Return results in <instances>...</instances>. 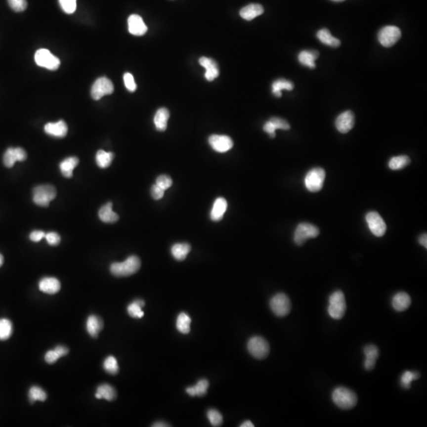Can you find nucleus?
I'll return each instance as SVG.
<instances>
[{"instance_id": "f257e3e1", "label": "nucleus", "mask_w": 427, "mask_h": 427, "mask_svg": "<svg viewBox=\"0 0 427 427\" xmlns=\"http://www.w3.org/2000/svg\"><path fill=\"white\" fill-rule=\"evenodd\" d=\"M140 267L139 258L136 256H130L124 262L112 263L110 271L116 277H128L135 274Z\"/></svg>"}, {"instance_id": "f03ea898", "label": "nucleus", "mask_w": 427, "mask_h": 427, "mask_svg": "<svg viewBox=\"0 0 427 427\" xmlns=\"http://www.w3.org/2000/svg\"><path fill=\"white\" fill-rule=\"evenodd\" d=\"M332 400L340 409L350 410L358 403V397L354 391L347 387H338L333 391Z\"/></svg>"}, {"instance_id": "7ed1b4c3", "label": "nucleus", "mask_w": 427, "mask_h": 427, "mask_svg": "<svg viewBox=\"0 0 427 427\" xmlns=\"http://www.w3.org/2000/svg\"><path fill=\"white\" fill-rule=\"evenodd\" d=\"M346 310V299L343 293L336 291L332 293L328 299V312L334 320H340L343 317Z\"/></svg>"}, {"instance_id": "20e7f679", "label": "nucleus", "mask_w": 427, "mask_h": 427, "mask_svg": "<svg viewBox=\"0 0 427 427\" xmlns=\"http://www.w3.org/2000/svg\"><path fill=\"white\" fill-rule=\"evenodd\" d=\"M248 350L256 359H264L268 356L270 345L267 340L261 336H253L249 340Z\"/></svg>"}, {"instance_id": "39448f33", "label": "nucleus", "mask_w": 427, "mask_h": 427, "mask_svg": "<svg viewBox=\"0 0 427 427\" xmlns=\"http://www.w3.org/2000/svg\"><path fill=\"white\" fill-rule=\"evenodd\" d=\"M34 202L40 207H47L56 196V190L48 184L37 186L34 188Z\"/></svg>"}, {"instance_id": "423d86ee", "label": "nucleus", "mask_w": 427, "mask_h": 427, "mask_svg": "<svg viewBox=\"0 0 427 427\" xmlns=\"http://www.w3.org/2000/svg\"><path fill=\"white\" fill-rule=\"evenodd\" d=\"M270 307L275 316L284 317L291 312V300L287 295H285L283 293H279L271 298L270 300Z\"/></svg>"}, {"instance_id": "0eeeda50", "label": "nucleus", "mask_w": 427, "mask_h": 427, "mask_svg": "<svg viewBox=\"0 0 427 427\" xmlns=\"http://www.w3.org/2000/svg\"><path fill=\"white\" fill-rule=\"evenodd\" d=\"M325 171L322 168H313L308 171L304 177V185L311 192H319L324 186Z\"/></svg>"}, {"instance_id": "6e6552de", "label": "nucleus", "mask_w": 427, "mask_h": 427, "mask_svg": "<svg viewBox=\"0 0 427 427\" xmlns=\"http://www.w3.org/2000/svg\"><path fill=\"white\" fill-rule=\"evenodd\" d=\"M320 233V230L316 225L302 222L299 224L295 229L294 241L298 245H302L308 239L315 238Z\"/></svg>"}, {"instance_id": "1a4fd4ad", "label": "nucleus", "mask_w": 427, "mask_h": 427, "mask_svg": "<svg viewBox=\"0 0 427 427\" xmlns=\"http://www.w3.org/2000/svg\"><path fill=\"white\" fill-rule=\"evenodd\" d=\"M35 62L39 67H44L50 71H55L60 66L59 58L51 53L49 50L45 48L38 50L34 55Z\"/></svg>"}, {"instance_id": "9d476101", "label": "nucleus", "mask_w": 427, "mask_h": 427, "mask_svg": "<svg viewBox=\"0 0 427 427\" xmlns=\"http://www.w3.org/2000/svg\"><path fill=\"white\" fill-rule=\"evenodd\" d=\"M401 38V31L396 26H388L382 28L378 33V41L384 47L393 46Z\"/></svg>"}, {"instance_id": "9b49d317", "label": "nucleus", "mask_w": 427, "mask_h": 427, "mask_svg": "<svg viewBox=\"0 0 427 427\" xmlns=\"http://www.w3.org/2000/svg\"><path fill=\"white\" fill-rule=\"evenodd\" d=\"M366 221L371 233L376 237L384 235L387 225L380 214L376 212H370L366 214Z\"/></svg>"}, {"instance_id": "f8f14e48", "label": "nucleus", "mask_w": 427, "mask_h": 427, "mask_svg": "<svg viewBox=\"0 0 427 427\" xmlns=\"http://www.w3.org/2000/svg\"><path fill=\"white\" fill-rule=\"evenodd\" d=\"M114 86L110 79L101 77L97 79L91 88V97L94 100H100L105 95L113 93Z\"/></svg>"}, {"instance_id": "ddd939ff", "label": "nucleus", "mask_w": 427, "mask_h": 427, "mask_svg": "<svg viewBox=\"0 0 427 427\" xmlns=\"http://www.w3.org/2000/svg\"><path fill=\"white\" fill-rule=\"evenodd\" d=\"M208 142L212 149L218 153L227 152L233 146V140L227 135L213 134L209 137Z\"/></svg>"}, {"instance_id": "4468645a", "label": "nucleus", "mask_w": 427, "mask_h": 427, "mask_svg": "<svg viewBox=\"0 0 427 427\" xmlns=\"http://www.w3.org/2000/svg\"><path fill=\"white\" fill-rule=\"evenodd\" d=\"M354 113L351 111H346L337 117L336 121V127L340 133L346 134L349 132L354 126Z\"/></svg>"}, {"instance_id": "2eb2a0df", "label": "nucleus", "mask_w": 427, "mask_h": 427, "mask_svg": "<svg viewBox=\"0 0 427 427\" xmlns=\"http://www.w3.org/2000/svg\"><path fill=\"white\" fill-rule=\"evenodd\" d=\"M290 128L291 126L289 125V123L279 117H272L263 125V130L267 133L271 138H275V130L277 129L287 130Z\"/></svg>"}, {"instance_id": "dca6fc26", "label": "nucleus", "mask_w": 427, "mask_h": 427, "mask_svg": "<svg viewBox=\"0 0 427 427\" xmlns=\"http://www.w3.org/2000/svg\"><path fill=\"white\" fill-rule=\"evenodd\" d=\"M128 31L134 36H142L147 31V26L138 14H131L128 20Z\"/></svg>"}, {"instance_id": "f3484780", "label": "nucleus", "mask_w": 427, "mask_h": 427, "mask_svg": "<svg viewBox=\"0 0 427 427\" xmlns=\"http://www.w3.org/2000/svg\"><path fill=\"white\" fill-rule=\"evenodd\" d=\"M61 288L60 282L53 277H45L40 281V291L47 295H55Z\"/></svg>"}, {"instance_id": "a211bd4d", "label": "nucleus", "mask_w": 427, "mask_h": 427, "mask_svg": "<svg viewBox=\"0 0 427 427\" xmlns=\"http://www.w3.org/2000/svg\"><path fill=\"white\" fill-rule=\"evenodd\" d=\"M200 65L206 69L205 78L208 81H213L219 75V69L214 59L208 57H201L199 60Z\"/></svg>"}, {"instance_id": "6ab92c4d", "label": "nucleus", "mask_w": 427, "mask_h": 427, "mask_svg": "<svg viewBox=\"0 0 427 427\" xmlns=\"http://www.w3.org/2000/svg\"><path fill=\"white\" fill-rule=\"evenodd\" d=\"M44 131L51 136L63 138L67 134V125L63 121L48 123L44 126Z\"/></svg>"}, {"instance_id": "aec40b11", "label": "nucleus", "mask_w": 427, "mask_h": 427, "mask_svg": "<svg viewBox=\"0 0 427 427\" xmlns=\"http://www.w3.org/2000/svg\"><path fill=\"white\" fill-rule=\"evenodd\" d=\"M364 354L366 356V360L364 362V366L366 370H374L376 362L379 357V350L375 345H368L364 348Z\"/></svg>"}, {"instance_id": "412c9836", "label": "nucleus", "mask_w": 427, "mask_h": 427, "mask_svg": "<svg viewBox=\"0 0 427 427\" xmlns=\"http://www.w3.org/2000/svg\"><path fill=\"white\" fill-rule=\"evenodd\" d=\"M411 304V297L405 292H399L395 294L391 300V304L395 310L403 312L409 308Z\"/></svg>"}, {"instance_id": "4be33fe9", "label": "nucleus", "mask_w": 427, "mask_h": 427, "mask_svg": "<svg viewBox=\"0 0 427 427\" xmlns=\"http://www.w3.org/2000/svg\"><path fill=\"white\" fill-rule=\"evenodd\" d=\"M227 201L222 197L217 198L214 203L211 212V218L212 221H221L227 210Z\"/></svg>"}, {"instance_id": "5701e85b", "label": "nucleus", "mask_w": 427, "mask_h": 427, "mask_svg": "<svg viewBox=\"0 0 427 427\" xmlns=\"http://www.w3.org/2000/svg\"><path fill=\"white\" fill-rule=\"evenodd\" d=\"M264 12V9L260 4L251 3L245 6L240 11L241 18L247 21H251L258 16L261 15Z\"/></svg>"}, {"instance_id": "b1692460", "label": "nucleus", "mask_w": 427, "mask_h": 427, "mask_svg": "<svg viewBox=\"0 0 427 427\" xmlns=\"http://www.w3.org/2000/svg\"><path fill=\"white\" fill-rule=\"evenodd\" d=\"M100 219L105 223H114L119 220V216L113 211V204L109 202L108 204L103 206L98 213Z\"/></svg>"}, {"instance_id": "393cba45", "label": "nucleus", "mask_w": 427, "mask_h": 427, "mask_svg": "<svg viewBox=\"0 0 427 427\" xmlns=\"http://www.w3.org/2000/svg\"><path fill=\"white\" fill-rule=\"evenodd\" d=\"M170 116V112L166 108H161L157 111L154 118V125L157 130L159 131H164L166 130Z\"/></svg>"}, {"instance_id": "a878e982", "label": "nucleus", "mask_w": 427, "mask_h": 427, "mask_svg": "<svg viewBox=\"0 0 427 427\" xmlns=\"http://www.w3.org/2000/svg\"><path fill=\"white\" fill-rule=\"evenodd\" d=\"M103 328L101 319L95 315H91L86 321V330L91 337H97Z\"/></svg>"}, {"instance_id": "bb28decb", "label": "nucleus", "mask_w": 427, "mask_h": 427, "mask_svg": "<svg viewBox=\"0 0 427 427\" xmlns=\"http://www.w3.org/2000/svg\"><path fill=\"white\" fill-rule=\"evenodd\" d=\"M79 162V158L76 157H70L63 160L59 164V169L63 176L67 178L71 177L73 174V170L78 166Z\"/></svg>"}, {"instance_id": "cd10ccee", "label": "nucleus", "mask_w": 427, "mask_h": 427, "mask_svg": "<svg viewBox=\"0 0 427 427\" xmlns=\"http://www.w3.org/2000/svg\"><path fill=\"white\" fill-rule=\"evenodd\" d=\"M209 382L208 380L201 379L196 385L186 388V392L191 396H204L208 392Z\"/></svg>"}, {"instance_id": "c85d7f7f", "label": "nucleus", "mask_w": 427, "mask_h": 427, "mask_svg": "<svg viewBox=\"0 0 427 427\" xmlns=\"http://www.w3.org/2000/svg\"><path fill=\"white\" fill-rule=\"evenodd\" d=\"M191 251V245L188 243H176L171 248V253L174 259L182 261L185 259Z\"/></svg>"}, {"instance_id": "c756f323", "label": "nucleus", "mask_w": 427, "mask_h": 427, "mask_svg": "<svg viewBox=\"0 0 427 427\" xmlns=\"http://www.w3.org/2000/svg\"><path fill=\"white\" fill-rule=\"evenodd\" d=\"M318 51L304 50L300 51L299 54V60L302 65L306 66L309 68H315L316 67L315 60L318 58Z\"/></svg>"}, {"instance_id": "7c9ffc66", "label": "nucleus", "mask_w": 427, "mask_h": 427, "mask_svg": "<svg viewBox=\"0 0 427 427\" xmlns=\"http://www.w3.org/2000/svg\"><path fill=\"white\" fill-rule=\"evenodd\" d=\"M316 37L320 40L321 43L332 47H339L341 43L340 40L332 37L329 30H327V29L319 30L318 33L316 34Z\"/></svg>"}, {"instance_id": "2f4dec72", "label": "nucleus", "mask_w": 427, "mask_h": 427, "mask_svg": "<svg viewBox=\"0 0 427 427\" xmlns=\"http://www.w3.org/2000/svg\"><path fill=\"white\" fill-rule=\"evenodd\" d=\"M293 89H294V84L287 79H278L272 84V93L277 97H280L282 96L281 91L283 89L292 90Z\"/></svg>"}, {"instance_id": "473e14b6", "label": "nucleus", "mask_w": 427, "mask_h": 427, "mask_svg": "<svg viewBox=\"0 0 427 427\" xmlns=\"http://www.w3.org/2000/svg\"><path fill=\"white\" fill-rule=\"evenodd\" d=\"M114 154L112 152H106L105 150H100L96 154V162L97 166L101 169H106L113 162Z\"/></svg>"}, {"instance_id": "72a5a7b5", "label": "nucleus", "mask_w": 427, "mask_h": 427, "mask_svg": "<svg viewBox=\"0 0 427 427\" xmlns=\"http://www.w3.org/2000/svg\"><path fill=\"white\" fill-rule=\"evenodd\" d=\"M192 320L185 312H181L178 315L176 319V328L182 334H188L190 332V325Z\"/></svg>"}, {"instance_id": "f704fd0d", "label": "nucleus", "mask_w": 427, "mask_h": 427, "mask_svg": "<svg viewBox=\"0 0 427 427\" xmlns=\"http://www.w3.org/2000/svg\"><path fill=\"white\" fill-rule=\"evenodd\" d=\"M97 392L101 395V399H105L108 401H113L117 397V391L114 387L108 384H103L99 385L97 388Z\"/></svg>"}, {"instance_id": "c9c22d12", "label": "nucleus", "mask_w": 427, "mask_h": 427, "mask_svg": "<svg viewBox=\"0 0 427 427\" xmlns=\"http://www.w3.org/2000/svg\"><path fill=\"white\" fill-rule=\"evenodd\" d=\"M411 162L409 157L406 155L393 157L388 162V167L392 170H399L405 168Z\"/></svg>"}, {"instance_id": "e433bc0d", "label": "nucleus", "mask_w": 427, "mask_h": 427, "mask_svg": "<svg viewBox=\"0 0 427 427\" xmlns=\"http://www.w3.org/2000/svg\"><path fill=\"white\" fill-rule=\"evenodd\" d=\"M13 332V325L10 320L8 319H0V340H8L11 336Z\"/></svg>"}, {"instance_id": "4c0bfd02", "label": "nucleus", "mask_w": 427, "mask_h": 427, "mask_svg": "<svg viewBox=\"0 0 427 427\" xmlns=\"http://www.w3.org/2000/svg\"><path fill=\"white\" fill-rule=\"evenodd\" d=\"M29 398L31 403L36 401H45L47 399V394L45 391L42 389V387L38 386H33L30 387L29 391Z\"/></svg>"}, {"instance_id": "58836bf2", "label": "nucleus", "mask_w": 427, "mask_h": 427, "mask_svg": "<svg viewBox=\"0 0 427 427\" xmlns=\"http://www.w3.org/2000/svg\"><path fill=\"white\" fill-rule=\"evenodd\" d=\"M103 367L108 374H112V375L118 374V362H117V358L113 356H109L105 358L104 363H103Z\"/></svg>"}, {"instance_id": "ea45409f", "label": "nucleus", "mask_w": 427, "mask_h": 427, "mask_svg": "<svg viewBox=\"0 0 427 427\" xmlns=\"http://www.w3.org/2000/svg\"><path fill=\"white\" fill-rule=\"evenodd\" d=\"M419 378V374L417 372L405 371L402 374L400 378V384L402 387L405 389H409L411 382Z\"/></svg>"}, {"instance_id": "a19ab883", "label": "nucleus", "mask_w": 427, "mask_h": 427, "mask_svg": "<svg viewBox=\"0 0 427 427\" xmlns=\"http://www.w3.org/2000/svg\"><path fill=\"white\" fill-rule=\"evenodd\" d=\"M208 420L213 427H221L223 423V417L219 411L215 409H210L208 411Z\"/></svg>"}, {"instance_id": "79ce46f5", "label": "nucleus", "mask_w": 427, "mask_h": 427, "mask_svg": "<svg viewBox=\"0 0 427 427\" xmlns=\"http://www.w3.org/2000/svg\"><path fill=\"white\" fill-rule=\"evenodd\" d=\"M18 162V158L16 154L15 148H8L6 152L4 154L3 163L7 168H11L15 164V162Z\"/></svg>"}, {"instance_id": "37998d69", "label": "nucleus", "mask_w": 427, "mask_h": 427, "mask_svg": "<svg viewBox=\"0 0 427 427\" xmlns=\"http://www.w3.org/2000/svg\"><path fill=\"white\" fill-rule=\"evenodd\" d=\"M142 308L140 304H138L135 300L128 306V312L133 318L140 319L144 316V312L142 310Z\"/></svg>"}, {"instance_id": "c03bdc74", "label": "nucleus", "mask_w": 427, "mask_h": 427, "mask_svg": "<svg viewBox=\"0 0 427 427\" xmlns=\"http://www.w3.org/2000/svg\"><path fill=\"white\" fill-rule=\"evenodd\" d=\"M62 10L68 14H73L77 8V0H59Z\"/></svg>"}, {"instance_id": "a18cd8bd", "label": "nucleus", "mask_w": 427, "mask_h": 427, "mask_svg": "<svg viewBox=\"0 0 427 427\" xmlns=\"http://www.w3.org/2000/svg\"><path fill=\"white\" fill-rule=\"evenodd\" d=\"M9 6L15 12H22L27 8L26 0H7Z\"/></svg>"}, {"instance_id": "49530a36", "label": "nucleus", "mask_w": 427, "mask_h": 427, "mask_svg": "<svg viewBox=\"0 0 427 427\" xmlns=\"http://www.w3.org/2000/svg\"><path fill=\"white\" fill-rule=\"evenodd\" d=\"M156 184L166 191L172 186V180L171 177L167 175H160L156 179Z\"/></svg>"}, {"instance_id": "de8ad7c7", "label": "nucleus", "mask_w": 427, "mask_h": 427, "mask_svg": "<svg viewBox=\"0 0 427 427\" xmlns=\"http://www.w3.org/2000/svg\"><path fill=\"white\" fill-rule=\"evenodd\" d=\"M124 82H125V86L129 91L134 92L136 90L137 85L134 83V77L131 74L125 73L124 75Z\"/></svg>"}, {"instance_id": "09e8293b", "label": "nucleus", "mask_w": 427, "mask_h": 427, "mask_svg": "<svg viewBox=\"0 0 427 427\" xmlns=\"http://www.w3.org/2000/svg\"><path fill=\"white\" fill-rule=\"evenodd\" d=\"M45 239L47 243L49 244L50 245H52V246L59 245L60 243V240H61L59 234L57 233H55V232H50V233H47L45 235Z\"/></svg>"}, {"instance_id": "8fccbe9b", "label": "nucleus", "mask_w": 427, "mask_h": 427, "mask_svg": "<svg viewBox=\"0 0 427 427\" xmlns=\"http://www.w3.org/2000/svg\"><path fill=\"white\" fill-rule=\"evenodd\" d=\"M150 192H151V196L154 200H159L164 196L165 190L162 189L159 186L155 184L151 187Z\"/></svg>"}, {"instance_id": "3c124183", "label": "nucleus", "mask_w": 427, "mask_h": 427, "mask_svg": "<svg viewBox=\"0 0 427 427\" xmlns=\"http://www.w3.org/2000/svg\"><path fill=\"white\" fill-rule=\"evenodd\" d=\"M60 358L58 355L57 353L55 351V350H48L44 355V360L47 364H53L57 362V360Z\"/></svg>"}, {"instance_id": "603ef678", "label": "nucleus", "mask_w": 427, "mask_h": 427, "mask_svg": "<svg viewBox=\"0 0 427 427\" xmlns=\"http://www.w3.org/2000/svg\"><path fill=\"white\" fill-rule=\"evenodd\" d=\"M46 233L44 232L41 231V230H35L30 233V238L32 241L34 242H39L42 241L43 237H45Z\"/></svg>"}, {"instance_id": "864d4df0", "label": "nucleus", "mask_w": 427, "mask_h": 427, "mask_svg": "<svg viewBox=\"0 0 427 427\" xmlns=\"http://www.w3.org/2000/svg\"><path fill=\"white\" fill-rule=\"evenodd\" d=\"M54 350L57 353L58 355L61 358V357H63V356L67 355L68 354V348L66 347V346H57L56 347L54 348Z\"/></svg>"}, {"instance_id": "5fc2aeb1", "label": "nucleus", "mask_w": 427, "mask_h": 427, "mask_svg": "<svg viewBox=\"0 0 427 427\" xmlns=\"http://www.w3.org/2000/svg\"><path fill=\"white\" fill-rule=\"evenodd\" d=\"M419 243H420V245H421L422 246H423V247L426 248V249H427V233H423V234H422V235L420 236V237H419Z\"/></svg>"}, {"instance_id": "6e6d98bb", "label": "nucleus", "mask_w": 427, "mask_h": 427, "mask_svg": "<svg viewBox=\"0 0 427 427\" xmlns=\"http://www.w3.org/2000/svg\"><path fill=\"white\" fill-rule=\"evenodd\" d=\"M241 427H254V424L252 423L251 421H249V420H247V421L244 422L242 424L240 425Z\"/></svg>"}, {"instance_id": "4d7b16f0", "label": "nucleus", "mask_w": 427, "mask_h": 427, "mask_svg": "<svg viewBox=\"0 0 427 427\" xmlns=\"http://www.w3.org/2000/svg\"><path fill=\"white\" fill-rule=\"evenodd\" d=\"M153 427H170V425L167 424V423H163V422H158V423H154Z\"/></svg>"}, {"instance_id": "13d9d810", "label": "nucleus", "mask_w": 427, "mask_h": 427, "mask_svg": "<svg viewBox=\"0 0 427 427\" xmlns=\"http://www.w3.org/2000/svg\"><path fill=\"white\" fill-rule=\"evenodd\" d=\"M3 264V256H2V254H0V267Z\"/></svg>"}, {"instance_id": "bf43d9fd", "label": "nucleus", "mask_w": 427, "mask_h": 427, "mask_svg": "<svg viewBox=\"0 0 427 427\" xmlns=\"http://www.w3.org/2000/svg\"><path fill=\"white\" fill-rule=\"evenodd\" d=\"M332 1H335V2H342V1H345V0H332Z\"/></svg>"}]
</instances>
